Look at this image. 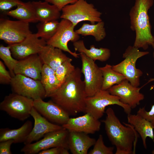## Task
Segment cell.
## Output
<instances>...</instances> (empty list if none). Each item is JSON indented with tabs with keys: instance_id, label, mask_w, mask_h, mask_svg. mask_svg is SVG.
Here are the masks:
<instances>
[{
	"instance_id": "cell-41",
	"label": "cell",
	"mask_w": 154,
	"mask_h": 154,
	"mask_svg": "<svg viewBox=\"0 0 154 154\" xmlns=\"http://www.w3.org/2000/svg\"><path fill=\"white\" fill-rule=\"evenodd\" d=\"M152 153L154 154V150L152 151Z\"/></svg>"
},
{
	"instance_id": "cell-39",
	"label": "cell",
	"mask_w": 154,
	"mask_h": 154,
	"mask_svg": "<svg viewBox=\"0 0 154 154\" xmlns=\"http://www.w3.org/2000/svg\"><path fill=\"white\" fill-rule=\"evenodd\" d=\"M154 81V78H150L148 81L147 83L151 82Z\"/></svg>"
},
{
	"instance_id": "cell-23",
	"label": "cell",
	"mask_w": 154,
	"mask_h": 154,
	"mask_svg": "<svg viewBox=\"0 0 154 154\" xmlns=\"http://www.w3.org/2000/svg\"><path fill=\"white\" fill-rule=\"evenodd\" d=\"M33 128L32 121L27 120L20 127L11 129L8 128L0 129V142L10 139L14 143H24L27 139Z\"/></svg>"
},
{
	"instance_id": "cell-10",
	"label": "cell",
	"mask_w": 154,
	"mask_h": 154,
	"mask_svg": "<svg viewBox=\"0 0 154 154\" xmlns=\"http://www.w3.org/2000/svg\"><path fill=\"white\" fill-rule=\"evenodd\" d=\"M32 33L29 23L1 17L0 39L9 45L21 42Z\"/></svg>"
},
{
	"instance_id": "cell-20",
	"label": "cell",
	"mask_w": 154,
	"mask_h": 154,
	"mask_svg": "<svg viewBox=\"0 0 154 154\" xmlns=\"http://www.w3.org/2000/svg\"><path fill=\"white\" fill-rule=\"evenodd\" d=\"M127 119L128 123L139 133L142 140L143 147L145 149H147V138L149 137L153 140L154 139V127L153 124L137 114L127 115Z\"/></svg>"
},
{
	"instance_id": "cell-30",
	"label": "cell",
	"mask_w": 154,
	"mask_h": 154,
	"mask_svg": "<svg viewBox=\"0 0 154 154\" xmlns=\"http://www.w3.org/2000/svg\"><path fill=\"white\" fill-rule=\"evenodd\" d=\"M0 58L8 68L12 77L14 76V70L19 60L13 56L9 45L5 46L0 45Z\"/></svg>"
},
{
	"instance_id": "cell-1",
	"label": "cell",
	"mask_w": 154,
	"mask_h": 154,
	"mask_svg": "<svg viewBox=\"0 0 154 154\" xmlns=\"http://www.w3.org/2000/svg\"><path fill=\"white\" fill-rule=\"evenodd\" d=\"M81 70L76 68L65 82L51 97V100L70 115L85 113L86 95Z\"/></svg>"
},
{
	"instance_id": "cell-37",
	"label": "cell",
	"mask_w": 154,
	"mask_h": 154,
	"mask_svg": "<svg viewBox=\"0 0 154 154\" xmlns=\"http://www.w3.org/2000/svg\"><path fill=\"white\" fill-rule=\"evenodd\" d=\"M77 0H44L49 3L56 6L61 11L66 5L75 3Z\"/></svg>"
},
{
	"instance_id": "cell-42",
	"label": "cell",
	"mask_w": 154,
	"mask_h": 154,
	"mask_svg": "<svg viewBox=\"0 0 154 154\" xmlns=\"http://www.w3.org/2000/svg\"><path fill=\"white\" fill-rule=\"evenodd\" d=\"M153 142L154 143V139L153 140Z\"/></svg>"
},
{
	"instance_id": "cell-8",
	"label": "cell",
	"mask_w": 154,
	"mask_h": 154,
	"mask_svg": "<svg viewBox=\"0 0 154 154\" xmlns=\"http://www.w3.org/2000/svg\"><path fill=\"white\" fill-rule=\"evenodd\" d=\"M69 131L63 127L49 132L35 143L25 145L21 151L25 154H38L42 151L57 147H64L69 150Z\"/></svg>"
},
{
	"instance_id": "cell-35",
	"label": "cell",
	"mask_w": 154,
	"mask_h": 154,
	"mask_svg": "<svg viewBox=\"0 0 154 154\" xmlns=\"http://www.w3.org/2000/svg\"><path fill=\"white\" fill-rule=\"evenodd\" d=\"M154 88V85L151 87V89ZM137 114H139L143 117L150 121L154 127V104L151 107L149 111L145 110L144 107L140 108L137 112Z\"/></svg>"
},
{
	"instance_id": "cell-25",
	"label": "cell",
	"mask_w": 154,
	"mask_h": 154,
	"mask_svg": "<svg viewBox=\"0 0 154 154\" xmlns=\"http://www.w3.org/2000/svg\"><path fill=\"white\" fill-rule=\"evenodd\" d=\"M40 81L45 91V98L50 97L61 85L55 74V71L45 64L43 66Z\"/></svg>"
},
{
	"instance_id": "cell-28",
	"label": "cell",
	"mask_w": 154,
	"mask_h": 154,
	"mask_svg": "<svg viewBox=\"0 0 154 154\" xmlns=\"http://www.w3.org/2000/svg\"><path fill=\"white\" fill-rule=\"evenodd\" d=\"M100 68L103 77L102 90H108L113 86L126 79L123 75L114 70L112 66L110 64H106Z\"/></svg>"
},
{
	"instance_id": "cell-4",
	"label": "cell",
	"mask_w": 154,
	"mask_h": 154,
	"mask_svg": "<svg viewBox=\"0 0 154 154\" xmlns=\"http://www.w3.org/2000/svg\"><path fill=\"white\" fill-rule=\"evenodd\" d=\"M60 18L69 20L74 27L84 21L95 24L102 21V13L95 8L94 5L86 0H77L75 3L67 5L62 9Z\"/></svg>"
},
{
	"instance_id": "cell-12",
	"label": "cell",
	"mask_w": 154,
	"mask_h": 154,
	"mask_svg": "<svg viewBox=\"0 0 154 154\" xmlns=\"http://www.w3.org/2000/svg\"><path fill=\"white\" fill-rule=\"evenodd\" d=\"M10 84L13 93L34 100L45 98V91L40 80L16 74L12 77Z\"/></svg>"
},
{
	"instance_id": "cell-29",
	"label": "cell",
	"mask_w": 154,
	"mask_h": 154,
	"mask_svg": "<svg viewBox=\"0 0 154 154\" xmlns=\"http://www.w3.org/2000/svg\"><path fill=\"white\" fill-rule=\"evenodd\" d=\"M59 24L58 20L40 22L36 26L37 32L36 34L38 37L46 42L54 35Z\"/></svg>"
},
{
	"instance_id": "cell-26",
	"label": "cell",
	"mask_w": 154,
	"mask_h": 154,
	"mask_svg": "<svg viewBox=\"0 0 154 154\" xmlns=\"http://www.w3.org/2000/svg\"><path fill=\"white\" fill-rule=\"evenodd\" d=\"M7 15L26 23H35L38 22L32 1L23 2L18 5L16 9L8 12Z\"/></svg>"
},
{
	"instance_id": "cell-6",
	"label": "cell",
	"mask_w": 154,
	"mask_h": 154,
	"mask_svg": "<svg viewBox=\"0 0 154 154\" xmlns=\"http://www.w3.org/2000/svg\"><path fill=\"white\" fill-rule=\"evenodd\" d=\"M85 113L92 115L99 119L103 116L106 108L109 105H116L122 107L128 115L131 108L121 102L118 96L111 94L108 90H100L93 96L86 97L85 100Z\"/></svg>"
},
{
	"instance_id": "cell-40",
	"label": "cell",
	"mask_w": 154,
	"mask_h": 154,
	"mask_svg": "<svg viewBox=\"0 0 154 154\" xmlns=\"http://www.w3.org/2000/svg\"><path fill=\"white\" fill-rule=\"evenodd\" d=\"M151 46H152L153 48V57L154 58V42H153V44H152V45Z\"/></svg>"
},
{
	"instance_id": "cell-34",
	"label": "cell",
	"mask_w": 154,
	"mask_h": 154,
	"mask_svg": "<svg viewBox=\"0 0 154 154\" xmlns=\"http://www.w3.org/2000/svg\"><path fill=\"white\" fill-rule=\"evenodd\" d=\"M12 78L10 73L6 70L4 64L0 61V84H10Z\"/></svg>"
},
{
	"instance_id": "cell-36",
	"label": "cell",
	"mask_w": 154,
	"mask_h": 154,
	"mask_svg": "<svg viewBox=\"0 0 154 154\" xmlns=\"http://www.w3.org/2000/svg\"><path fill=\"white\" fill-rule=\"evenodd\" d=\"M68 149L61 147H57L42 151L38 154H69Z\"/></svg>"
},
{
	"instance_id": "cell-3",
	"label": "cell",
	"mask_w": 154,
	"mask_h": 154,
	"mask_svg": "<svg viewBox=\"0 0 154 154\" xmlns=\"http://www.w3.org/2000/svg\"><path fill=\"white\" fill-rule=\"evenodd\" d=\"M153 0H135L129 13L130 28L135 33L133 46L147 50L154 42L148 11L153 5Z\"/></svg>"
},
{
	"instance_id": "cell-33",
	"label": "cell",
	"mask_w": 154,
	"mask_h": 154,
	"mask_svg": "<svg viewBox=\"0 0 154 154\" xmlns=\"http://www.w3.org/2000/svg\"><path fill=\"white\" fill-rule=\"evenodd\" d=\"M20 0H0V11L3 15H7L14 7L23 3Z\"/></svg>"
},
{
	"instance_id": "cell-13",
	"label": "cell",
	"mask_w": 154,
	"mask_h": 154,
	"mask_svg": "<svg viewBox=\"0 0 154 154\" xmlns=\"http://www.w3.org/2000/svg\"><path fill=\"white\" fill-rule=\"evenodd\" d=\"M33 107L42 116L54 124L62 126L70 118L69 114L51 100L47 102L40 98L34 100Z\"/></svg>"
},
{
	"instance_id": "cell-31",
	"label": "cell",
	"mask_w": 154,
	"mask_h": 154,
	"mask_svg": "<svg viewBox=\"0 0 154 154\" xmlns=\"http://www.w3.org/2000/svg\"><path fill=\"white\" fill-rule=\"evenodd\" d=\"M72 59L69 58L56 70L55 74L62 85L74 71L76 68L71 62Z\"/></svg>"
},
{
	"instance_id": "cell-18",
	"label": "cell",
	"mask_w": 154,
	"mask_h": 154,
	"mask_svg": "<svg viewBox=\"0 0 154 154\" xmlns=\"http://www.w3.org/2000/svg\"><path fill=\"white\" fill-rule=\"evenodd\" d=\"M43 64L38 54H33L19 60L14 72L40 81Z\"/></svg>"
},
{
	"instance_id": "cell-15",
	"label": "cell",
	"mask_w": 154,
	"mask_h": 154,
	"mask_svg": "<svg viewBox=\"0 0 154 154\" xmlns=\"http://www.w3.org/2000/svg\"><path fill=\"white\" fill-rule=\"evenodd\" d=\"M46 45V41L38 37L36 33H32L21 42L9 45L13 56L19 60L38 54Z\"/></svg>"
},
{
	"instance_id": "cell-7",
	"label": "cell",
	"mask_w": 154,
	"mask_h": 154,
	"mask_svg": "<svg viewBox=\"0 0 154 154\" xmlns=\"http://www.w3.org/2000/svg\"><path fill=\"white\" fill-rule=\"evenodd\" d=\"M34 100L13 92L6 96L0 104V109L11 117L23 121L31 116Z\"/></svg>"
},
{
	"instance_id": "cell-38",
	"label": "cell",
	"mask_w": 154,
	"mask_h": 154,
	"mask_svg": "<svg viewBox=\"0 0 154 154\" xmlns=\"http://www.w3.org/2000/svg\"><path fill=\"white\" fill-rule=\"evenodd\" d=\"M14 143V141L12 139L7 140L0 142V154H11V145Z\"/></svg>"
},
{
	"instance_id": "cell-24",
	"label": "cell",
	"mask_w": 154,
	"mask_h": 154,
	"mask_svg": "<svg viewBox=\"0 0 154 154\" xmlns=\"http://www.w3.org/2000/svg\"><path fill=\"white\" fill-rule=\"evenodd\" d=\"M73 45L75 51L84 53L94 61L98 60L105 62L109 59L110 56V51L109 49L102 47L97 48L94 45H92L88 49L85 46L82 40H79L73 42Z\"/></svg>"
},
{
	"instance_id": "cell-22",
	"label": "cell",
	"mask_w": 154,
	"mask_h": 154,
	"mask_svg": "<svg viewBox=\"0 0 154 154\" xmlns=\"http://www.w3.org/2000/svg\"><path fill=\"white\" fill-rule=\"evenodd\" d=\"M36 17L40 22L58 20L60 11L55 5L44 1H32Z\"/></svg>"
},
{
	"instance_id": "cell-2",
	"label": "cell",
	"mask_w": 154,
	"mask_h": 154,
	"mask_svg": "<svg viewBox=\"0 0 154 154\" xmlns=\"http://www.w3.org/2000/svg\"><path fill=\"white\" fill-rule=\"evenodd\" d=\"M106 113V119L102 121L109 139L116 148L115 154H133L137 138L136 131L130 124L123 122L126 126L122 125L112 108H108Z\"/></svg>"
},
{
	"instance_id": "cell-19",
	"label": "cell",
	"mask_w": 154,
	"mask_h": 154,
	"mask_svg": "<svg viewBox=\"0 0 154 154\" xmlns=\"http://www.w3.org/2000/svg\"><path fill=\"white\" fill-rule=\"evenodd\" d=\"M96 141L95 139L84 133L69 132V149L73 154H87L88 149L94 145Z\"/></svg>"
},
{
	"instance_id": "cell-27",
	"label": "cell",
	"mask_w": 154,
	"mask_h": 154,
	"mask_svg": "<svg viewBox=\"0 0 154 154\" xmlns=\"http://www.w3.org/2000/svg\"><path fill=\"white\" fill-rule=\"evenodd\" d=\"M75 31L79 35L92 36L98 42L104 39L106 35L104 23L102 21L96 24L84 23L80 27Z\"/></svg>"
},
{
	"instance_id": "cell-21",
	"label": "cell",
	"mask_w": 154,
	"mask_h": 154,
	"mask_svg": "<svg viewBox=\"0 0 154 154\" xmlns=\"http://www.w3.org/2000/svg\"><path fill=\"white\" fill-rule=\"evenodd\" d=\"M61 50L46 44L38 54L44 64H46L54 71L68 57Z\"/></svg>"
},
{
	"instance_id": "cell-32",
	"label": "cell",
	"mask_w": 154,
	"mask_h": 154,
	"mask_svg": "<svg viewBox=\"0 0 154 154\" xmlns=\"http://www.w3.org/2000/svg\"><path fill=\"white\" fill-rule=\"evenodd\" d=\"M93 148L89 152V154H113L114 149L113 147H108L104 144L103 136L99 135L94 145Z\"/></svg>"
},
{
	"instance_id": "cell-16",
	"label": "cell",
	"mask_w": 154,
	"mask_h": 154,
	"mask_svg": "<svg viewBox=\"0 0 154 154\" xmlns=\"http://www.w3.org/2000/svg\"><path fill=\"white\" fill-rule=\"evenodd\" d=\"M34 120L32 129L25 141V145L32 143L40 140L46 134L62 129V125L52 123L42 116L33 107L31 113Z\"/></svg>"
},
{
	"instance_id": "cell-14",
	"label": "cell",
	"mask_w": 154,
	"mask_h": 154,
	"mask_svg": "<svg viewBox=\"0 0 154 154\" xmlns=\"http://www.w3.org/2000/svg\"><path fill=\"white\" fill-rule=\"evenodd\" d=\"M141 88L133 86L127 79L115 85L108 90L112 94L119 97L120 101L134 109L139 105L144 98V96L140 92Z\"/></svg>"
},
{
	"instance_id": "cell-9",
	"label": "cell",
	"mask_w": 154,
	"mask_h": 154,
	"mask_svg": "<svg viewBox=\"0 0 154 154\" xmlns=\"http://www.w3.org/2000/svg\"><path fill=\"white\" fill-rule=\"evenodd\" d=\"M82 63L81 71L84 76V82L87 97L94 95L102 89L103 77L101 70L95 61L80 53Z\"/></svg>"
},
{
	"instance_id": "cell-17",
	"label": "cell",
	"mask_w": 154,
	"mask_h": 154,
	"mask_svg": "<svg viewBox=\"0 0 154 154\" xmlns=\"http://www.w3.org/2000/svg\"><path fill=\"white\" fill-rule=\"evenodd\" d=\"M101 123L98 119L88 113L82 116L69 118L62 127L69 132H77L93 134L100 130Z\"/></svg>"
},
{
	"instance_id": "cell-5",
	"label": "cell",
	"mask_w": 154,
	"mask_h": 154,
	"mask_svg": "<svg viewBox=\"0 0 154 154\" xmlns=\"http://www.w3.org/2000/svg\"><path fill=\"white\" fill-rule=\"evenodd\" d=\"M148 51H141L133 46H129L123 54V60L112 66L115 71L123 75L133 86L138 87L140 84V78L143 72L137 68L136 63L137 59L148 54Z\"/></svg>"
},
{
	"instance_id": "cell-11",
	"label": "cell",
	"mask_w": 154,
	"mask_h": 154,
	"mask_svg": "<svg viewBox=\"0 0 154 154\" xmlns=\"http://www.w3.org/2000/svg\"><path fill=\"white\" fill-rule=\"evenodd\" d=\"M75 27L70 21L62 19L59 22L58 30L54 35L46 41V44L58 48L68 52L75 58H78L80 53L72 52L68 46L69 41L73 42L79 40L80 36L74 30Z\"/></svg>"
}]
</instances>
